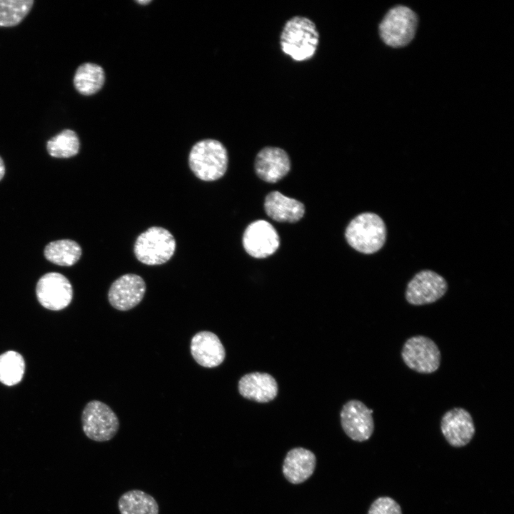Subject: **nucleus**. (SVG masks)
<instances>
[{
    "label": "nucleus",
    "mask_w": 514,
    "mask_h": 514,
    "mask_svg": "<svg viewBox=\"0 0 514 514\" xmlns=\"http://www.w3.org/2000/svg\"><path fill=\"white\" fill-rule=\"evenodd\" d=\"M176 247L175 238L168 230L152 226L137 237L133 252L140 262L156 266L168 261L173 256Z\"/></svg>",
    "instance_id": "20e7f679"
},
{
    "label": "nucleus",
    "mask_w": 514,
    "mask_h": 514,
    "mask_svg": "<svg viewBox=\"0 0 514 514\" xmlns=\"http://www.w3.org/2000/svg\"><path fill=\"white\" fill-rule=\"evenodd\" d=\"M45 258L50 262L61 266H71L81 258L82 250L76 241L61 239L48 243L44 251Z\"/></svg>",
    "instance_id": "412c9836"
},
{
    "label": "nucleus",
    "mask_w": 514,
    "mask_h": 514,
    "mask_svg": "<svg viewBox=\"0 0 514 514\" xmlns=\"http://www.w3.org/2000/svg\"><path fill=\"white\" fill-rule=\"evenodd\" d=\"M447 290V281L442 276L431 270H423L408 283L405 296L409 304L423 306L438 301Z\"/></svg>",
    "instance_id": "6e6552de"
},
{
    "label": "nucleus",
    "mask_w": 514,
    "mask_h": 514,
    "mask_svg": "<svg viewBox=\"0 0 514 514\" xmlns=\"http://www.w3.org/2000/svg\"><path fill=\"white\" fill-rule=\"evenodd\" d=\"M418 26L415 13L405 6L390 9L379 24L383 41L394 48L408 44L414 38Z\"/></svg>",
    "instance_id": "39448f33"
},
{
    "label": "nucleus",
    "mask_w": 514,
    "mask_h": 514,
    "mask_svg": "<svg viewBox=\"0 0 514 514\" xmlns=\"http://www.w3.org/2000/svg\"><path fill=\"white\" fill-rule=\"evenodd\" d=\"M104 81L103 68L90 62L79 65L73 79L74 88L84 96H91L98 92L102 88Z\"/></svg>",
    "instance_id": "aec40b11"
},
{
    "label": "nucleus",
    "mask_w": 514,
    "mask_h": 514,
    "mask_svg": "<svg viewBox=\"0 0 514 514\" xmlns=\"http://www.w3.org/2000/svg\"><path fill=\"white\" fill-rule=\"evenodd\" d=\"M373 410L358 400L348 401L341 411V423L345 433L353 440H368L374 431Z\"/></svg>",
    "instance_id": "9b49d317"
},
{
    "label": "nucleus",
    "mask_w": 514,
    "mask_h": 514,
    "mask_svg": "<svg viewBox=\"0 0 514 514\" xmlns=\"http://www.w3.org/2000/svg\"><path fill=\"white\" fill-rule=\"evenodd\" d=\"M5 171H6L5 164L3 161V158L0 156V181L4 176Z\"/></svg>",
    "instance_id": "a878e982"
},
{
    "label": "nucleus",
    "mask_w": 514,
    "mask_h": 514,
    "mask_svg": "<svg viewBox=\"0 0 514 514\" xmlns=\"http://www.w3.org/2000/svg\"><path fill=\"white\" fill-rule=\"evenodd\" d=\"M243 246L248 254L256 258L273 254L280 246V238L275 228L265 220L251 223L242 238Z\"/></svg>",
    "instance_id": "9d476101"
},
{
    "label": "nucleus",
    "mask_w": 514,
    "mask_h": 514,
    "mask_svg": "<svg viewBox=\"0 0 514 514\" xmlns=\"http://www.w3.org/2000/svg\"><path fill=\"white\" fill-rule=\"evenodd\" d=\"M264 210L271 218L282 223L297 222L305 213V206L301 202L278 191L267 194L264 201Z\"/></svg>",
    "instance_id": "a211bd4d"
},
{
    "label": "nucleus",
    "mask_w": 514,
    "mask_h": 514,
    "mask_svg": "<svg viewBox=\"0 0 514 514\" xmlns=\"http://www.w3.org/2000/svg\"><path fill=\"white\" fill-rule=\"evenodd\" d=\"M118 508L120 514H159L156 500L138 489L124 493L119 498Z\"/></svg>",
    "instance_id": "6ab92c4d"
},
{
    "label": "nucleus",
    "mask_w": 514,
    "mask_h": 514,
    "mask_svg": "<svg viewBox=\"0 0 514 514\" xmlns=\"http://www.w3.org/2000/svg\"><path fill=\"white\" fill-rule=\"evenodd\" d=\"M319 44V34L309 18L295 16L284 24L280 35L282 51L296 61L311 59Z\"/></svg>",
    "instance_id": "f257e3e1"
},
{
    "label": "nucleus",
    "mask_w": 514,
    "mask_h": 514,
    "mask_svg": "<svg viewBox=\"0 0 514 514\" xmlns=\"http://www.w3.org/2000/svg\"><path fill=\"white\" fill-rule=\"evenodd\" d=\"M345 238L357 251L372 254L383 246L386 240V227L378 215L371 212L362 213L348 223Z\"/></svg>",
    "instance_id": "7ed1b4c3"
},
{
    "label": "nucleus",
    "mask_w": 514,
    "mask_h": 514,
    "mask_svg": "<svg viewBox=\"0 0 514 514\" xmlns=\"http://www.w3.org/2000/svg\"><path fill=\"white\" fill-rule=\"evenodd\" d=\"M368 514H402V510L392 498L381 496L371 503Z\"/></svg>",
    "instance_id": "393cba45"
},
{
    "label": "nucleus",
    "mask_w": 514,
    "mask_h": 514,
    "mask_svg": "<svg viewBox=\"0 0 514 514\" xmlns=\"http://www.w3.org/2000/svg\"><path fill=\"white\" fill-rule=\"evenodd\" d=\"M80 148V141L77 133L66 128L51 137L46 142L48 153L54 158H68L76 156Z\"/></svg>",
    "instance_id": "4be33fe9"
},
{
    "label": "nucleus",
    "mask_w": 514,
    "mask_h": 514,
    "mask_svg": "<svg viewBox=\"0 0 514 514\" xmlns=\"http://www.w3.org/2000/svg\"><path fill=\"white\" fill-rule=\"evenodd\" d=\"M440 430L446 441L453 447L460 448L473 439L475 428L470 413L463 408H453L444 413Z\"/></svg>",
    "instance_id": "ddd939ff"
},
{
    "label": "nucleus",
    "mask_w": 514,
    "mask_h": 514,
    "mask_svg": "<svg viewBox=\"0 0 514 514\" xmlns=\"http://www.w3.org/2000/svg\"><path fill=\"white\" fill-rule=\"evenodd\" d=\"M82 429L87 438L96 442H106L118 433L120 423L114 411L106 403L91 400L81 414Z\"/></svg>",
    "instance_id": "423d86ee"
},
{
    "label": "nucleus",
    "mask_w": 514,
    "mask_h": 514,
    "mask_svg": "<svg viewBox=\"0 0 514 514\" xmlns=\"http://www.w3.org/2000/svg\"><path fill=\"white\" fill-rule=\"evenodd\" d=\"M238 391L245 398L258 403H267L277 395L278 384L270 374L254 372L241 377L238 382Z\"/></svg>",
    "instance_id": "f3484780"
},
{
    "label": "nucleus",
    "mask_w": 514,
    "mask_h": 514,
    "mask_svg": "<svg viewBox=\"0 0 514 514\" xmlns=\"http://www.w3.org/2000/svg\"><path fill=\"white\" fill-rule=\"evenodd\" d=\"M146 289L144 280L138 275H122L111 285L108 292L110 304L119 311H128L143 299Z\"/></svg>",
    "instance_id": "f8f14e48"
},
{
    "label": "nucleus",
    "mask_w": 514,
    "mask_h": 514,
    "mask_svg": "<svg viewBox=\"0 0 514 514\" xmlns=\"http://www.w3.org/2000/svg\"><path fill=\"white\" fill-rule=\"evenodd\" d=\"M36 295L40 304L51 311L67 307L73 298V288L64 275L50 272L42 276L36 286Z\"/></svg>",
    "instance_id": "1a4fd4ad"
},
{
    "label": "nucleus",
    "mask_w": 514,
    "mask_h": 514,
    "mask_svg": "<svg viewBox=\"0 0 514 514\" xmlns=\"http://www.w3.org/2000/svg\"><path fill=\"white\" fill-rule=\"evenodd\" d=\"M191 353L198 364L206 368H214L223 361L224 347L213 333L203 331L196 333L191 341Z\"/></svg>",
    "instance_id": "2eb2a0df"
},
{
    "label": "nucleus",
    "mask_w": 514,
    "mask_h": 514,
    "mask_svg": "<svg viewBox=\"0 0 514 514\" xmlns=\"http://www.w3.org/2000/svg\"><path fill=\"white\" fill-rule=\"evenodd\" d=\"M316 465V457L312 451L302 447L294 448L287 453L282 472L288 482L300 484L312 475Z\"/></svg>",
    "instance_id": "dca6fc26"
},
{
    "label": "nucleus",
    "mask_w": 514,
    "mask_h": 514,
    "mask_svg": "<svg viewBox=\"0 0 514 514\" xmlns=\"http://www.w3.org/2000/svg\"><path fill=\"white\" fill-rule=\"evenodd\" d=\"M33 0H0V26L19 24L31 10Z\"/></svg>",
    "instance_id": "b1692460"
},
{
    "label": "nucleus",
    "mask_w": 514,
    "mask_h": 514,
    "mask_svg": "<svg viewBox=\"0 0 514 514\" xmlns=\"http://www.w3.org/2000/svg\"><path fill=\"white\" fill-rule=\"evenodd\" d=\"M400 356L410 369L419 373H434L440 365L441 354L438 345L425 336L408 338L403 345Z\"/></svg>",
    "instance_id": "0eeeda50"
},
{
    "label": "nucleus",
    "mask_w": 514,
    "mask_h": 514,
    "mask_svg": "<svg viewBox=\"0 0 514 514\" xmlns=\"http://www.w3.org/2000/svg\"><path fill=\"white\" fill-rule=\"evenodd\" d=\"M254 168L261 179L268 183H276L290 171L291 160L283 149L267 146L257 153Z\"/></svg>",
    "instance_id": "4468645a"
},
{
    "label": "nucleus",
    "mask_w": 514,
    "mask_h": 514,
    "mask_svg": "<svg viewBox=\"0 0 514 514\" xmlns=\"http://www.w3.org/2000/svg\"><path fill=\"white\" fill-rule=\"evenodd\" d=\"M136 2H138L140 4H147L150 3L151 1L150 0H148H148H141V1H136Z\"/></svg>",
    "instance_id": "bb28decb"
},
{
    "label": "nucleus",
    "mask_w": 514,
    "mask_h": 514,
    "mask_svg": "<svg viewBox=\"0 0 514 514\" xmlns=\"http://www.w3.org/2000/svg\"><path fill=\"white\" fill-rule=\"evenodd\" d=\"M228 156L226 147L215 139H203L192 147L188 163L195 176L204 181L221 178L228 167Z\"/></svg>",
    "instance_id": "f03ea898"
},
{
    "label": "nucleus",
    "mask_w": 514,
    "mask_h": 514,
    "mask_svg": "<svg viewBox=\"0 0 514 514\" xmlns=\"http://www.w3.org/2000/svg\"><path fill=\"white\" fill-rule=\"evenodd\" d=\"M25 362L23 356L16 351H8L0 355V382L11 386L23 378Z\"/></svg>",
    "instance_id": "5701e85b"
}]
</instances>
